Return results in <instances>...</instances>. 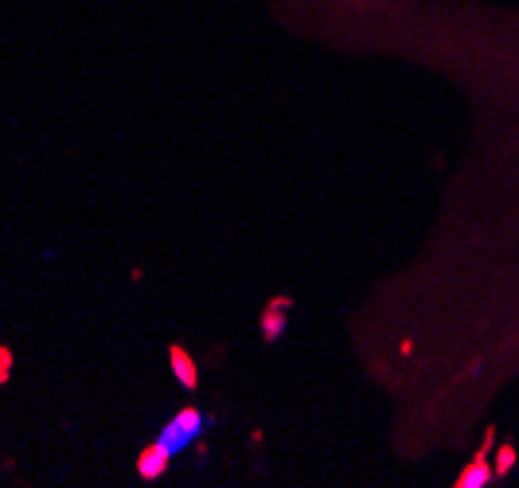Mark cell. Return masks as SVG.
Wrapping results in <instances>:
<instances>
[{
    "mask_svg": "<svg viewBox=\"0 0 519 488\" xmlns=\"http://www.w3.org/2000/svg\"><path fill=\"white\" fill-rule=\"evenodd\" d=\"M168 457H172V453H168V449L160 446V441H157V446H148L145 453H141V477H148V480H153V477L160 473V469H164V461H168Z\"/></svg>",
    "mask_w": 519,
    "mask_h": 488,
    "instance_id": "obj_2",
    "label": "cell"
},
{
    "mask_svg": "<svg viewBox=\"0 0 519 488\" xmlns=\"http://www.w3.org/2000/svg\"><path fill=\"white\" fill-rule=\"evenodd\" d=\"M484 480H488V469H484V465L477 461L472 469H465V473H460V480H457V485H460V488H477V485H484Z\"/></svg>",
    "mask_w": 519,
    "mask_h": 488,
    "instance_id": "obj_3",
    "label": "cell"
},
{
    "mask_svg": "<svg viewBox=\"0 0 519 488\" xmlns=\"http://www.w3.org/2000/svg\"><path fill=\"white\" fill-rule=\"evenodd\" d=\"M172 363H176V375H180V383H196V368H192V359H184V352H172Z\"/></svg>",
    "mask_w": 519,
    "mask_h": 488,
    "instance_id": "obj_4",
    "label": "cell"
},
{
    "mask_svg": "<svg viewBox=\"0 0 519 488\" xmlns=\"http://www.w3.org/2000/svg\"><path fill=\"white\" fill-rule=\"evenodd\" d=\"M199 426H203V422H199V414H196V410H184V414H176V422H172V426H168L164 434H160V446H164L168 453H176V449H184L187 441L196 438V434H199Z\"/></svg>",
    "mask_w": 519,
    "mask_h": 488,
    "instance_id": "obj_1",
    "label": "cell"
}]
</instances>
